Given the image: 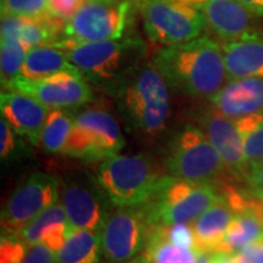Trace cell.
Masks as SVG:
<instances>
[{
	"mask_svg": "<svg viewBox=\"0 0 263 263\" xmlns=\"http://www.w3.org/2000/svg\"><path fill=\"white\" fill-rule=\"evenodd\" d=\"M124 146L117 120L104 108L91 107L74 116L62 154L87 161L106 160Z\"/></svg>",
	"mask_w": 263,
	"mask_h": 263,
	"instance_id": "obj_8",
	"label": "cell"
},
{
	"mask_svg": "<svg viewBox=\"0 0 263 263\" xmlns=\"http://www.w3.org/2000/svg\"><path fill=\"white\" fill-rule=\"evenodd\" d=\"M74 116L65 108H51L43 127L41 144L48 153H62Z\"/></svg>",
	"mask_w": 263,
	"mask_h": 263,
	"instance_id": "obj_24",
	"label": "cell"
},
{
	"mask_svg": "<svg viewBox=\"0 0 263 263\" xmlns=\"http://www.w3.org/2000/svg\"><path fill=\"white\" fill-rule=\"evenodd\" d=\"M87 2H105V0H87Z\"/></svg>",
	"mask_w": 263,
	"mask_h": 263,
	"instance_id": "obj_42",
	"label": "cell"
},
{
	"mask_svg": "<svg viewBox=\"0 0 263 263\" xmlns=\"http://www.w3.org/2000/svg\"><path fill=\"white\" fill-rule=\"evenodd\" d=\"M160 170L149 156L115 155L104 160L97 182L115 206H140L149 201L159 188Z\"/></svg>",
	"mask_w": 263,
	"mask_h": 263,
	"instance_id": "obj_4",
	"label": "cell"
},
{
	"mask_svg": "<svg viewBox=\"0 0 263 263\" xmlns=\"http://www.w3.org/2000/svg\"><path fill=\"white\" fill-rule=\"evenodd\" d=\"M100 252L99 230L77 229L68 235L57 256L60 263H99Z\"/></svg>",
	"mask_w": 263,
	"mask_h": 263,
	"instance_id": "obj_22",
	"label": "cell"
},
{
	"mask_svg": "<svg viewBox=\"0 0 263 263\" xmlns=\"http://www.w3.org/2000/svg\"><path fill=\"white\" fill-rule=\"evenodd\" d=\"M0 110L2 118L16 133L27 137L33 145L41 144L43 127L50 108L31 95L8 89L0 95Z\"/></svg>",
	"mask_w": 263,
	"mask_h": 263,
	"instance_id": "obj_15",
	"label": "cell"
},
{
	"mask_svg": "<svg viewBox=\"0 0 263 263\" xmlns=\"http://www.w3.org/2000/svg\"><path fill=\"white\" fill-rule=\"evenodd\" d=\"M202 11L211 31L224 43L255 31L256 16L239 0H207Z\"/></svg>",
	"mask_w": 263,
	"mask_h": 263,
	"instance_id": "obj_17",
	"label": "cell"
},
{
	"mask_svg": "<svg viewBox=\"0 0 263 263\" xmlns=\"http://www.w3.org/2000/svg\"><path fill=\"white\" fill-rule=\"evenodd\" d=\"M262 200H250L245 209L236 212L227 229L218 252L234 254L244 246L263 239Z\"/></svg>",
	"mask_w": 263,
	"mask_h": 263,
	"instance_id": "obj_20",
	"label": "cell"
},
{
	"mask_svg": "<svg viewBox=\"0 0 263 263\" xmlns=\"http://www.w3.org/2000/svg\"><path fill=\"white\" fill-rule=\"evenodd\" d=\"M26 251L27 245L18 236L3 234L0 240V263H21Z\"/></svg>",
	"mask_w": 263,
	"mask_h": 263,
	"instance_id": "obj_28",
	"label": "cell"
},
{
	"mask_svg": "<svg viewBox=\"0 0 263 263\" xmlns=\"http://www.w3.org/2000/svg\"><path fill=\"white\" fill-rule=\"evenodd\" d=\"M138 8L147 38L161 47L200 37L207 26L202 10L183 0H139Z\"/></svg>",
	"mask_w": 263,
	"mask_h": 263,
	"instance_id": "obj_6",
	"label": "cell"
},
{
	"mask_svg": "<svg viewBox=\"0 0 263 263\" xmlns=\"http://www.w3.org/2000/svg\"><path fill=\"white\" fill-rule=\"evenodd\" d=\"M223 197V189L215 182L197 183L166 176L159 188L144 203L151 226L190 223Z\"/></svg>",
	"mask_w": 263,
	"mask_h": 263,
	"instance_id": "obj_5",
	"label": "cell"
},
{
	"mask_svg": "<svg viewBox=\"0 0 263 263\" xmlns=\"http://www.w3.org/2000/svg\"><path fill=\"white\" fill-rule=\"evenodd\" d=\"M218 112L240 118L263 112V78L241 77L230 80L210 99Z\"/></svg>",
	"mask_w": 263,
	"mask_h": 263,
	"instance_id": "obj_16",
	"label": "cell"
},
{
	"mask_svg": "<svg viewBox=\"0 0 263 263\" xmlns=\"http://www.w3.org/2000/svg\"><path fill=\"white\" fill-rule=\"evenodd\" d=\"M123 263H147V261L144 257H141V258H134V259H132V261H127Z\"/></svg>",
	"mask_w": 263,
	"mask_h": 263,
	"instance_id": "obj_41",
	"label": "cell"
},
{
	"mask_svg": "<svg viewBox=\"0 0 263 263\" xmlns=\"http://www.w3.org/2000/svg\"><path fill=\"white\" fill-rule=\"evenodd\" d=\"M256 17L263 18V0H239Z\"/></svg>",
	"mask_w": 263,
	"mask_h": 263,
	"instance_id": "obj_38",
	"label": "cell"
},
{
	"mask_svg": "<svg viewBox=\"0 0 263 263\" xmlns=\"http://www.w3.org/2000/svg\"><path fill=\"white\" fill-rule=\"evenodd\" d=\"M215 256L216 252H210V251H203L199 252L195 263H213L215 262Z\"/></svg>",
	"mask_w": 263,
	"mask_h": 263,
	"instance_id": "obj_40",
	"label": "cell"
},
{
	"mask_svg": "<svg viewBox=\"0 0 263 263\" xmlns=\"http://www.w3.org/2000/svg\"><path fill=\"white\" fill-rule=\"evenodd\" d=\"M213 263H239L236 261L233 254H227V252H216L215 262Z\"/></svg>",
	"mask_w": 263,
	"mask_h": 263,
	"instance_id": "obj_39",
	"label": "cell"
},
{
	"mask_svg": "<svg viewBox=\"0 0 263 263\" xmlns=\"http://www.w3.org/2000/svg\"><path fill=\"white\" fill-rule=\"evenodd\" d=\"M50 14L48 0H2V16L41 17Z\"/></svg>",
	"mask_w": 263,
	"mask_h": 263,
	"instance_id": "obj_27",
	"label": "cell"
},
{
	"mask_svg": "<svg viewBox=\"0 0 263 263\" xmlns=\"http://www.w3.org/2000/svg\"><path fill=\"white\" fill-rule=\"evenodd\" d=\"M49 11L59 18L68 21L77 14L87 0H48Z\"/></svg>",
	"mask_w": 263,
	"mask_h": 263,
	"instance_id": "obj_33",
	"label": "cell"
},
{
	"mask_svg": "<svg viewBox=\"0 0 263 263\" xmlns=\"http://www.w3.org/2000/svg\"><path fill=\"white\" fill-rule=\"evenodd\" d=\"M245 155L249 164L263 162V118L244 138Z\"/></svg>",
	"mask_w": 263,
	"mask_h": 263,
	"instance_id": "obj_30",
	"label": "cell"
},
{
	"mask_svg": "<svg viewBox=\"0 0 263 263\" xmlns=\"http://www.w3.org/2000/svg\"><path fill=\"white\" fill-rule=\"evenodd\" d=\"M233 256L239 263H263V239L244 246Z\"/></svg>",
	"mask_w": 263,
	"mask_h": 263,
	"instance_id": "obj_35",
	"label": "cell"
},
{
	"mask_svg": "<svg viewBox=\"0 0 263 263\" xmlns=\"http://www.w3.org/2000/svg\"><path fill=\"white\" fill-rule=\"evenodd\" d=\"M246 179L256 199L263 201V162L250 164Z\"/></svg>",
	"mask_w": 263,
	"mask_h": 263,
	"instance_id": "obj_36",
	"label": "cell"
},
{
	"mask_svg": "<svg viewBox=\"0 0 263 263\" xmlns=\"http://www.w3.org/2000/svg\"><path fill=\"white\" fill-rule=\"evenodd\" d=\"M70 234L71 229L70 226H68V222L55 223V224L50 226L45 230L44 234L42 236L41 242L50 249L51 251H54L55 254H58L62 246L65 245L66 240H67Z\"/></svg>",
	"mask_w": 263,
	"mask_h": 263,
	"instance_id": "obj_31",
	"label": "cell"
},
{
	"mask_svg": "<svg viewBox=\"0 0 263 263\" xmlns=\"http://www.w3.org/2000/svg\"><path fill=\"white\" fill-rule=\"evenodd\" d=\"M51 45L66 52L88 83L112 95L128 76L143 64L146 54L145 42L133 37L100 42L60 39Z\"/></svg>",
	"mask_w": 263,
	"mask_h": 263,
	"instance_id": "obj_2",
	"label": "cell"
},
{
	"mask_svg": "<svg viewBox=\"0 0 263 263\" xmlns=\"http://www.w3.org/2000/svg\"><path fill=\"white\" fill-rule=\"evenodd\" d=\"M127 127L151 139L166 128L170 115L168 84L153 62H143L115 91Z\"/></svg>",
	"mask_w": 263,
	"mask_h": 263,
	"instance_id": "obj_3",
	"label": "cell"
},
{
	"mask_svg": "<svg viewBox=\"0 0 263 263\" xmlns=\"http://www.w3.org/2000/svg\"><path fill=\"white\" fill-rule=\"evenodd\" d=\"M5 88L31 95L50 110L82 106L93 98L89 83L80 72H59L37 81L16 77Z\"/></svg>",
	"mask_w": 263,
	"mask_h": 263,
	"instance_id": "obj_12",
	"label": "cell"
},
{
	"mask_svg": "<svg viewBox=\"0 0 263 263\" xmlns=\"http://www.w3.org/2000/svg\"><path fill=\"white\" fill-rule=\"evenodd\" d=\"M59 189L60 182L55 176L42 172L31 174L3 207V234H18L33 218L58 201Z\"/></svg>",
	"mask_w": 263,
	"mask_h": 263,
	"instance_id": "obj_10",
	"label": "cell"
},
{
	"mask_svg": "<svg viewBox=\"0 0 263 263\" xmlns=\"http://www.w3.org/2000/svg\"><path fill=\"white\" fill-rule=\"evenodd\" d=\"M162 227L164 236L171 244L182 249H195V236H194L193 227H189L188 223H177V224Z\"/></svg>",
	"mask_w": 263,
	"mask_h": 263,
	"instance_id": "obj_29",
	"label": "cell"
},
{
	"mask_svg": "<svg viewBox=\"0 0 263 263\" xmlns=\"http://www.w3.org/2000/svg\"><path fill=\"white\" fill-rule=\"evenodd\" d=\"M139 206H118L110 211L99 229L101 251L108 261H130L145 248L151 223Z\"/></svg>",
	"mask_w": 263,
	"mask_h": 263,
	"instance_id": "obj_9",
	"label": "cell"
},
{
	"mask_svg": "<svg viewBox=\"0 0 263 263\" xmlns=\"http://www.w3.org/2000/svg\"><path fill=\"white\" fill-rule=\"evenodd\" d=\"M128 12V2H85L77 14L66 22L64 34L74 42L121 39L127 26Z\"/></svg>",
	"mask_w": 263,
	"mask_h": 263,
	"instance_id": "obj_11",
	"label": "cell"
},
{
	"mask_svg": "<svg viewBox=\"0 0 263 263\" xmlns=\"http://www.w3.org/2000/svg\"><path fill=\"white\" fill-rule=\"evenodd\" d=\"M228 80L263 78V32L252 31L222 45Z\"/></svg>",
	"mask_w": 263,
	"mask_h": 263,
	"instance_id": "obj_18",
	"label": "cell"
},
{
	"mask_svg": "<svg viewBox=\"0 0 263 263\" xmlns=\"http://www.w3.org/2000/svg\"><path fill=\"white\" fill-rule=\"evenodd\" d=\"M143 257L147 263H195L199 252L195 249H182L171 244L161 224L153 226Z\"/></svg>",
	"mask_w": 263,
	"mask_h": 263,
	"instance_id": "obj_23",
	"label": "cell"
},
{
	"mask_svg": "<svg viewBox=\"0 0 263 263\" xmlns=\"http://www.w3.org/2000/svg\"><path fill=\"white\" fill-rule=\"evenodd\" d=\"M21 263H60L58 256L54 251L47 248L44 244L29 245L27 246L25 258Z\"/></svg>",
	"mask_w": 263,
	"mask_h": 263,
	"instance_id": "obj_34",
	"label": "cell"
},
{
	"mask_svg": "<svg viewBox=\"0 0 263 263\" xmlns=\"http://www.w3.org/2000/svg\"><path fill=\"white\" fill-rule=\"evenodd\" d=\"M200 123L207 138L221 155L226 171L236 178H246L250 164L245 155L244 138L235 118H229L215 110L203 114L200 117Z\"/></svg>",
	"mask_w": 263,
	"mask_h": 263,
	"instance_id": "obj_14",
	"label": "cell"
},
{
	"mask_svg": "<svg viewBox=\"0 0 263 263\" xmlns=\"http://www.w3.org/2000/svg\"><path fill=\"white\" fill-rule=\"evenodd\" d=\"M26 55H27V50L22 47L17 39L2 38L0 66H2L3 87H6L20 74Z\"/></svg>",
	"mask_w": 263,
	"mask_h": 263,
	"instance_id": "obj_26",
	"label": "cell"
},
{
	"mask_svg": "<svg viewBox=\"0 0 263 263\" xmlns=\"http://www.w3.org/2000/svg\"><path fill=\"white\" fill-rule=\"evenodd\" d=\"M61 199L71 233L77 229L99 230L110 213L111 202L98 182L70 180L62 188Z\"/></svg>",
	"mask_w": 263,
	"mask_h": 263,
	"instance_id": "obj_13",
	"label": "cell"
},
{
	"mask_svg": "<svg viewBox=\"0 0 263 263\" xmlns=\"http://www.w3.org/2000/svg\"><path fill=\"white\" fill-rule=\"evenodd\" d=\"M171 176L190 182H215L226 166L202 129L185 126L173 137L166 160Z\"/></svg>",
	"mask_w": 263,
	"mask_h": 263,
	"instance_id": "obj_7",
	"label": "cell"
},
{
	"mask_svg": "<svg viewBox=\"0 0 263 263\" xmlns=\"http://www.w3.org/2000/svg\"><path fill=\"white\" fill-rule=\"evenodd\" d=\"M60 222H68L67 215L64 205L57 201L33 218L16 236H18L27 246L39 244L45 230L55 223Z\"/></svg>",
	"mask_w": 263,
	"mask_h": 263,
	"instance_id": "obj_25",
	"label": "cell"
},
{
	"mask_svg": "<svg viewBox=\"0 0 263 263\" xmlns=\"http://www.w3.org/2000/svg\"><path fill=\"white\" fill-rule=\"evenodd\" d=\"M153 64L170 88L186 97L211 99L228 80L223 48L206 35L161 47Z\"/></svg>",
	"mask_w": 263,
	"mask_h": 263,
	"instance_id": "obj_1",
	"label": "cell"
},
{
	"mask_svg": "<svg viewBox=\"0 0 263 263\" xmlns=\"http://www.w3.org/2000/svg\"><path fill=\"white\" fill-rule=\"evenodd\" d=\"M235 210L224 195L193 222L197 252H218L227 229L235 216Z\"/></svg>",
	"mask_w": 263,
	"mask_h": 263,
	"instance_id": "obj_19",
	"label": "cell"
},
{
	"mask_svg": "<svg viewBox=\"0 0 263 263\" xmlns=\"http://www.w3.org/2000/svg\"><path fill=\"white\" fill-rule=\"evenodd\" d=\"M59 72L80 71L71 64L62 49L54 45H39L27 51L17 77L27 81H37Z\"/></svg>",
	"mask_w": 263,
	"mask_h": 263,
	"instance_id": "obj_21",
	"label": "cell"
},
{
	"mask_svg": "<svg viewBox=\"0 0 263 263\" xmlns=\"http://www.w3.org/2000/svg\"><path fill=\"white\" fill-rule=\"evenodd\" d=\"M21 25H22V16L3 15L2 16V38L17 39Z\"/></svg>",
	"mask_w": 263,
	"mask_h": 263,
	"instance_id": "obj_37",
	"label": "cell"
},
{
	"mask_svg": "<svg viewBox=\"0 0 263 263\" xmlns=\"http://www.w3.org/2000/svg\"><path fill=\"white\" fill-rule=\"evenodd\" d=\"M16 132L6 122L4 118L0 121V157L2 161H8L14 156L17 150V140L15 137Z\"/></svg>",
	"mask_w": 263,
	"mask_h": 263,
	"instance_id": "obj_32",
	"label": "cell"
}]
</instances>
